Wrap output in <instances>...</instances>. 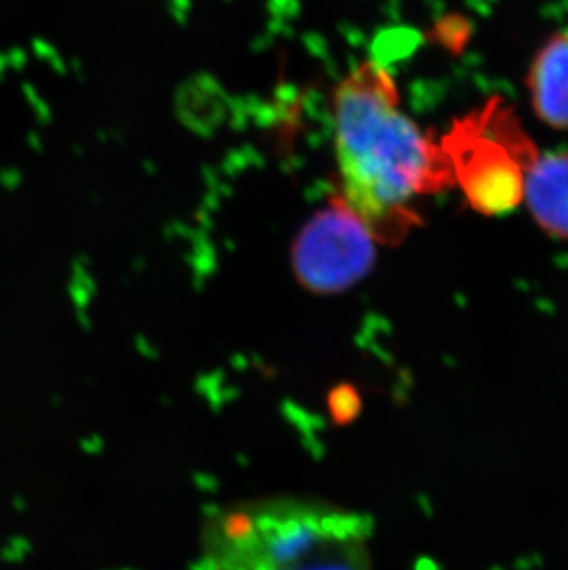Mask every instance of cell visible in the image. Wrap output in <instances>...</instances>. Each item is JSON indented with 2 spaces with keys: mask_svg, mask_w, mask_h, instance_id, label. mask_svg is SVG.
Returning a JSON list of instances; mask_svg holds the SVG:
<instances>
[{
  "mask_svg": "<svg viewBox=\"0 0 568 570\" xmlns=\"http://www.w3.org/2000/svg\"><path fill=\"white\" fill-rule=\"evenodd\" d=\"M340 198L376 243L399 244L421 224L418 202L456 187L441 140L402 111L398 81L379 61L356 65L333 92Z\"/></svg>",
  "mask_w": 568,
  "mask_h": 570,
  "instance_id": "obj_1",
  "label": "cell"
},
{
  "mask_svg": "<svg viewBox=\"0 0 568 570\" xmlns=\"http://www.w3.org/2000/svg\"><path fill=\"white\" fill-rule=\"evenodd\" d=\"M371 519L334 502L272 495L205 519L202 570H373Z\"/></svg>",
  "mask_w": 568,
  "mask_h": 570,
  "instance_id": "obj_2",
  "label": "cell"
},
{
  "mask_svg": "<svg viewBox=\"0 0 568 570\" xmlns=\"http://www.w3.org/2000/svg\"><path fill=\"white\" fill-rule=\"evenodd\" d=\"M440 140L472 209L502 216L522 204L526 174L541 154L506 98L458 117Z\"/></svg>",
  "mask_w": 568,
  "mask_h": 570,
  "instance_id": "obj_3",
  "label": "cell"
},
{
  "mask_svg": "<svg viewBox=\"0 0 568 570\" xmlns=\"http://www.w3.org/2000/svg\"><path fill=\"white\" fill-rule=\"evenodd\" d=\"M376 238L339 194L306 222L292 248L297 279L314 292H342L370 274Z\"/></svg>",
  "mask_w": 568,
  "mask_h": 570,
  "instance_id": "obj_4",
  "label": "cell"
},
{
  "mask_svg": "<svg viewBox=\"0 0 568 570\" xmlns=\"http://www.w3.org/2000/svg\"><path fill=\"white\" fill-rule=\"evenodd\" d=\"M537 119L568 129V32H556L539 47L526 76Z\"/></svg>",
  "mask_w": 568,
  "mask_h": 570,
  "instance_id": "obj_5",
  "label": "cell"
},
{
  "mask_svg": "<svg viewBox=\"0 0 568 570\" xmlns=\"http://www.w3.org/2000/svg\"><path fill=\"white\" fill-rule=\"evenodd\" d=\"M522 202L542 232L568 240V154L539 156L526 174Z\"/></svg>",
  "mask_w": 568,
  "mask_h": 570,
  "instance_id": "obj_6",
  "label": "cell"
},
{
  "mask_svg": "<svg viewBox=\"0 0 568 570\" xmlns=\"http://www.w3.org/2000/svg\"><path fill=\"white\" fill-rule=\"evenodd\" d=\"M434 33L435 39L441 45H445L447 49L458 52V50L463 49V45L471 38V24L458 16L443 17L435 24Z\"/></svg>",
  "mask_w": 568,
  "mask_h": 570,
  "instance_id": "obj_7",
  "label": "cell"
}]
</instances>
